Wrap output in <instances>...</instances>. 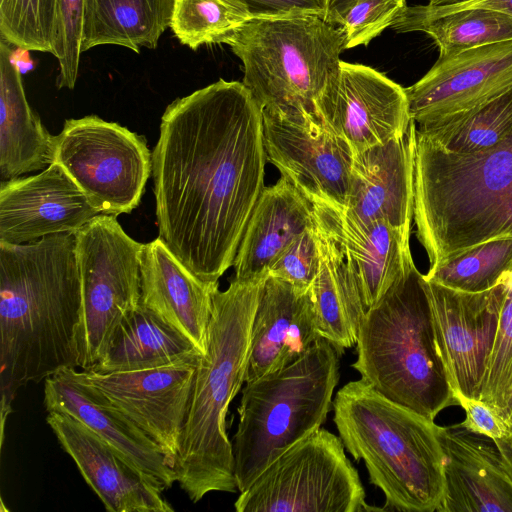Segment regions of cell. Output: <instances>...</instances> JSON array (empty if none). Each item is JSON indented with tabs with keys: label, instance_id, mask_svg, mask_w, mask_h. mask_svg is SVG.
<instances>
[{
	"label": "cell",
	"instance_id": "1",
	"mask_svg": "<svg viewBox=\"0 0 512 512\" xmlns=\"http://www.w3.org/2000/svg\"><path fill=\"white\" fill-rule=\"evenodd\" d=\"M266 160L262 109L243 82L219 79L166 107L152 153L159 237L201 280L233 266Z\"/></svg>",
	"mask_w": 512,
	"mask_h": 512
},
{
	"label": "cell",
	"instance_id": "2",
	"mask_svg": "<svg viewBox=\"0 0 512 512\" xmlns=\"http://www.w3.org/2000/svg\"><path fill=\"white\" fill-rule=\"evenodd\" d=\"M82 306L75 233L0 243L2 433L21 387L80 368Z\"/></svg>",
	"mask_w": 512,
	"mask_h": 512
},
{
	"label": "cell",
	"instance_id": "3",
	"mask_svg": "<svg viewBox=\"0 0 512 512\" xmlns=\"http://www.w3.org/2000/svg\"><path fill=\"white\" fill-rule=\"evenodd\" d=\"M268 276L233 278L213 297L207 348L195 371L173 466L176 482L194 503L210 492L238 491L226 415L245 383L253 318Z\"/></svg>",
	"mask_w": 512,
	"mask_h": 512
},
{
	"label": "cell",
	"instance_id": "4",
	"mask_svg": "<svg viewBox=\"0 0 512 512\" xmlns=\"http://www.w3.org/2000/svg\"><path fill=\"white\" fill-rule=\"evenodd\" d=\"M413 219L429 267L512 237V134L490 149L452 153L415 129Z\"/></svg>",
	"mask_w": 512,
	"mask_h": 512
},
{
	"label": "cell",
	"instance_id": "5",
	"mask_svg": "<svg viewBox=\"0 0 512 512\" xmlns=\"http://www.w3.org/2000/svg\"><path fill=\"white\" fill-rule=\"evenodd\" d=\"M333 421L345 449L363 460L385 496L380 510L437 512L445 495L439 425L365 383L350 381L333 399Z\"/></svg>",
	"mask_w": 512,
	"mask_h": 512
},
{
	"label": "cell",
	"instance_id": "6",
	"mask_svg": "<svg viewBox=\"0 0 512 512\" xmlns=\"http://www.w3.org/2000/svg\"><path fill=\"white\" fill-rule=\"evenodd\" d=\"M356 351L352 368L385 398L433 421L457 405L415 264L367 309Z\"/></svg>",
	"mask_w": 512,
	"mask_h": 512
},
{
	"label": "cell",
	"instance_id": "7",
	"mask_svg": "<svg viewBox=\"0 0 512 512\" xmlns=\"http://www.w3.org/2000/svg\"><path fill=\"white\" fill-rule=\"evenodd\" d=\"M344 36L316 15L251 19L229 45L244 68L243 84L262 111L317 115L338 88Z\"/></svg>",
	"mask_w": 512,
	"mask_h": 512
},
{
	"label": "cell",
	"instance_id": "8",
	"mask_svg": "<svg viewBox=\"0 0 512 512\" xmlns=\"http://www.w3.org/2000/svg\"><path fill=\"white\" fill-rule=\"evenodd\" d=\"M339 356L320 338L291 364L245 383L232 443L239 492L286 450L321 428L333 409Z\"/></svg>",
	"mask_w": 512,
	"mask_h": 512
},
{
	"label": "cell",
	"instance_id": "9",
	"mask_svg": "<svg viewBox=\"0 0 512 512\" xmlns=\"http://www.w3.org/2000/svg\"><path fill=\"white\" fill-rule=\"evenodd\" d=\"M238 512L371 511L341 438L319 428L272 462L235 501Z\"/></svg>",
	"mask_w": 512,
	"mask_h": 512
},
{
	"label": "cell",
	"instance_id": "10",
	"mask_svg": "<svg viewBox=\"0 0 512 512\" xmlns=\"http://www.w3.org/2000/svg\"><path fill=\"white\" fill-rule=\"evenodd\" d=\"M75 237L83 299L80 368L87 370L103 358L118 327L140 304L143 244L107 214L92 218Z\"/></svg>",
	"mask_w": 512,
	"mask_h": 512
},
{
	"label": "cell",
	"instance_id": "11",
	"mask_svg": "<svg viewBox=\"0 0 512 512\" xmlns=\"http://www.w3.org/2000/svg\"><path fill=\"white\" fill-rule=\"evenodd\" d=\"M53 163L100 214L116 217L138 206L152 173L145 138L95 115L65 121L54 137Z\"/></svg>",
	"mask_w": 512,
	"mask_h": 512
},
{
	"label": "cell",
	"instance_id": "12",
	"mask_svg": "<svg viewBox=\"0 0 512 512\" xmlns=\"http://www.w3.org/2000/svg\"><path fill=\"white\" fill-rule=\"evenodd\" d=\"M267 159L311 204L345 209L354 153L316 115L262 111Z\"/></svg>",
	"mask_w": 512,
	"mask_h": 512
},
{
	"label": "cell",
	"instance_id": "13",
	"mask_svg": "<svg viewBox=\"0 0 512 512\" xmlns=\"http://www.w3.org/2000/svg\"><path fill=\"white\" fill-rule=\"evenodd\" d=\"M437 346L453 392L479 399L504 293L503 281L483 292L455 290L423 276Z\"/></svg>",
	"mask_w": 512,
	"mask_h": 512
},
{
	"label": "cell",
	"instance_id": "14",
	"mask_svg": "<svg viewBox=\"0 0 512 512\" xmlns=\"http://www.w3.org/2000/svg\"><path fill=\"white\" fill-rule=\"evenodd\" d=\"M203 354L154 368L100 373L80 370L172 461L179 450L197 365Z\"/></svg>",
	"mask_w": 512,
	"mask_h": 512
},
{
	"label": "cell",
	"instance_id": "15",
	"mask_svg": "<svg viewBox=\"0 0 512 512\" xmlns=\"http://www.w3.org/2000/svg\"><path fill=\"white\" fill-rule=\"evenodd\" d=\"M512 88V40L438 57L431 69L405 88L416 126L470 110Z\"/></svg>",
	"mask_w": 512,
	"mask_h": 512
},
{
	"label": "cell",
	"instance_id": "16",
	"mask_svg": "<svg viewBox=\"0 0 512 512\" xmlns=\"http://www.w3.org/2000/svg\"><path fill=\"white\" fill-rule=\"evenodd\" d=\"M317 114L354 155L405 135L412 122L405 88L371 67L344 61L337 90Z\"/></svg>",
	"mask_w": 512,
	"mask_h": 512
},
{
	"label": "cell",
	"instance_id": "17",
	"mask_svg": "<svg viewBox=\"0 0 512 512\" xmlns=\"http://www.w3.org/2000/svg\"><path fill=\"white\" fill-rule=\"evenodd\" d=\"M46 421L86 483L110 512H171L165 489L86 425L62 412Z\"/></svg>",
	"mask_w": 512,
	"mask_h": 512
},
{
	"label": "cell",
	"instance_id": "18",
	"mask_svg": "<svg viewBox=\"0 0 512 512\" xmlns=\"http://www.w3.org/2000/svg\"><path fill=\"white\" fill-rule=\"evenodd\" d=\"M98 214L57 163L32 176L1 181L0 243L24 244L75 233Z\"/></svg>",
	"mask_w": 512,
	"mask_h": 512
},
{
	"label": "cell",
	"instance_id": "19",
	"mask_svg": "<svg viewBox=\"0 0 512 512\" xmlns=\"http://www.w3.org/2000/svg\"><path fill=\"white\" fill-rule=\"evenodd\" d=\"M44 405L80 421L134 465L156 477L165 489L177 481L172 461L129 417L119 410L76 368H65L46 378Z\"/></svg>",
	"mask_w": 512,
	"mask_h": 512
},
{
	"label": "cell",
	"instance_id": "20",
	"mask_svg": "<svg viewBox=\"0 0 512 512\" xmlns=\"http://www.w3.org/2000/svg\"><path fill=\"white\" fill-rule=\"evenodd\" d=\"M416 124L389 142L354 155L347 214L360 221L385 220L410 238L414 214Z\"/></svg>",
	"mask_w": 512,
	"mask_h": 512
},
{
	"label": "cell",
	"instance_id": "21",
	"mask_svg": "<svg viewBox=\"0 0 512 512\" xmlns=\"http://www.w3.org/2000/svg\"><path fill=\"white\" fill-rule=\"evenodd\" d=\"M445 495L437 512H512V476L494 441L460 424L440 426Z\"/></svg>",
	"mask_w": 512,
	"mask_h": 512
},
{
	"label": "cell",
	"instance_id": "22",
	"mask_svg": "<svg viewBox=\"0 0 512 512\" xmlns=\"http://www.w3.org/2000/svg\"><path fill=\"white\" fill-rule=\"evenodd\" d=\"M354 273L365 307L374 306L414 264L409 239L385 220L360 221L344 209L312 204Z\"/></svg>",
	"mask_w": 512,
	"mask_h": 512
},
{
	"label": "cell",
	"instance_id": "23",
	"mask_svg": "<svg viewBox=\"0 0 512 512\" xmlns=\"http://www.w3.org/2000/svg\"><path fill=\"white\" fill-rule=\"evenodd\" d=\"M320 338L309 290L269 275L253 318L245 383L291 364Z\"/></svg>",
	"mask_w": 512,
	"mask_h": 512
},
{
	"label": "cell",
	"instance_id": "24",
	"mask_svg": "<svg viewBox=\"0 0 512 512\" xmlns=\"http://www.w3.org/2000/svg\"><path fill=\"white\" fill-rule=\"evenodd\" d=\"M140 302L176 328L204 354L218 282L192 273L158 237L143 244Z\"/></svg>",
	"mask_w": 512,
	"mask_h": 512
},
{
	"label": "cell",
	"instance_id": "25",
	"mask_svg": "<svg viewBox=\"0 0 512 512\" xmlns=\"http://www.w3.org/2000/svg\"><path fill=\"white\" fill-rule=\"evenodd\" d=\"M314 223L312 204L283 176L264 187L234 259V279L268 276L277 256Z\"/></svg>",
	"mask_w": 512,
	"mask_h": 512
},
{
	"label": "cell",
	"instance_id": "26",
	"mask_svg": "<svg viewBox=\"0 0 512 512\" xmlns=\"http://www.w3.org/2000/svg\"><path fill=\"white\" fill-rule=\"evenodd\" d=\"M9 43L0 40L1 181L46 169L54 162V137L30 108Z\"/></svg>",
	"mask_w": 512,
	"mask_h": 512
},
{
	"label": "cell",
	"instance_id": "27",
	"mask_svg": "<svg viewBox=\"0 0 512 512\" xmlns=\"http://www.w3.org/2000/svg\"><path fill=\"white\" fill-rule=\"evenodd\" d=\"M314 224L320 264L309 292L320 337L330 342L341 355L345 349L356 345L367 308L343 253L315 217Z\"/></svg>",
	"mask_w": 512,
	"mask_h": 512
},
{
	"label": "cell",
	"instance_id": "28",
	"mask_svg": "<svg viewBox=\"0 0 512 512\" xmlns=\"http://www.w3.org/2000/svg\"><path fill=\"white\" fill-rule=\"evenodd\" d=\"M195 354L202 353L190 339L140 302L116 330L103 358L87 370L148 369Z\"/></svg>",
	"mask_w": 512,
	"mask_h": 512
},
{
	"label": "cell",
	"instance_id": "29",
	"mask_svg": "<svg viewBox=\"0 0 512 512\" xmlns=\"http://www.w3.org/2000/svg\"><path fill=\"white\" fill-rule=\"evenodd\" d=\"M174 0H85L82 52L117 45L154 49L171 24Z\"/></svg>",
	"mask_w": 512,
	"mask_h": 512
},
{
	"label": "cell",
	"instance_id": "30",
	"mask_svg": "<svg viewBox=\"0 0 512 512\" xmlns=\"http://www.w3.org/2000/svg\"><path fill=\"white\" fill-rule=\"evenodd\" d=\"M400 33L424 32L439 57L512 40V15L480 8L435 12L423 5L406 6L390 26Z\"/></svg>",
	"mask_w": 512,
	"mask_h": 512
},
{
	"label": "cell",
	"instance_id": "31",
	"mask_svg": "<svg viewBox=\"0 0 512 512\" xmlns=\"http://www.w3.org/2000/svg\"><path fill=\"white\" fill-rule=\"evenodd\" d=\"M416 132L452 153L490 149L512 134V88L470 110L416 126Z\"/></svg>",
	"mask_w": 512,
	"mask_h": 512
},
{
	"label": "cell",
	"instance_id": "32",
	"mask_svg": "<svg viewBox=\"0 0 512 512\" xmlns=\"http://www.w3.org/2000/svg\"><path fill=\"white\" fill-rule=\"evenodd\" d=\"M512 272V237L490 240L434 266L423 275L426 280L465 292L494 288Z\"/></svg>",
	"mask_w": 512,
	"mask_h": 512
},
{
	"label": "cell",
	"instance_id": "33",
	"mask_svg": "<svg viewBox=\"0 0 512 512\" xmlns=\"http://www.w3.org/2000/svg\"><path fill=\"white\" fill-rule=\"evenodd\" d=\"M248 19L220 0H174L170 28L183 45L228 44Z\"/></svg>",
	"mask_w": 512,
	"mask_h": 512
},
{
	"label": "cell",
	"instance_id": "34",
	"mask_svg": "<svg viewBox=\"0 0 512 512\" xmlns=\"http://www.w3.org/2000/svg\"><path fill=\"white\" fill-rule=\"evenodd\" d=\"M56 0H0V34L18 48L53 52Z\"/></svg>",
	"mask_w": 512,
	"mask_h": 512
},
{
	"label": "cell",
	"instance_id": "35",
	"mask_svg": "<svg viewBox=\"0 0 512 512\" xmlns=\"http://www.w3.org/2000/svg\"><path fill=\"white\" fill-rule=\"evenodd\" d=\"M512 391V272L504 278V293L492 350L479 388V400L504 421Z\"/></svg>",
	"mask_w": 512,
	"mask_h": 512
},
{
	"label": "cell",
	"instance_id": "36",
	"mask_svg": "<svg viewBox=\"0 0 512 512\" xmlns=\"http://www.w3.org/2000/svg\"><path fill=\"white\" fill-rule=\"evenodd\" d=\"M85 0H56L52 54L59 63L58 88L73 89L79 71Z\"/></svg>",
	"mask_w": 512,
	"mask_h": 512
},
{
	"label": "cell",
	"instance_id": "37",
	"mask_svg": "<svg viewBox=\"0 0 512 512\" xmlns=\"http://www.w3.org/2000/svg\"><path fill=\"white\" fill-rule=\"evenodd\" d=\"M314 217V216H313ZM320 264L315 224L298 235L272 262L268 273L306 292L313 283Z\"/></svg>",
	"mask_w": 512,
	"mask_h": 512
},
{
	"label": "cell",
	"instance_id": "38",
	"mask_svg": "<svg viewBox=\"0 0 512 512\" xmlns=\"http://www.w3.org/2000/svg\"><path fill=\"white\" fill-rule=\"evenodd\" d=\"M406 6V0H357L340 26L343 49L367 45L390 27Z\"/></svg>",
	"mask_w": 512,
	"mask_h": 512
},
{
	"label": "cell",
	"instance_id": "39",
	"mask_svg": "<svg viewBox=\"0 0 512 512\" xmlns=\"http://www.w3.org/2000/svg\"><path fill=\"white\" fill-rule=\"evenodd\" d=\"M246 19H270L300 15L324 17L325 0H220Z\"/></svg>",
	"mask_w": 512,
	"mask_h": 512
},
{
	"label": "cell",
	"instance_id": "40",
	"mask_svg": "<svg viewBox=\"0 0 512 512\" xmlns=\"http://www.w3.org/2000/svg\"><path fill=\"white\" fill-rule=\"evenodd\" d=\"M453 393L457 405L461 406L466 414L465 420L459 423L462 427L492 439L495 444L509 436L507 425L490 406L479 399L467 397L459 392Z\"/></svg>",
	"mask_w": 512,
	"mask_h": 512
},
{
	"label": "cell",
	"instance_id": "41",
	"mask_svg": "<svg viewBox=\"0 0 512 512\" xmlns=\"http://www.w3.org/2000/svg\"><path fill=\"white\" fill-rule=\"evenodd\" d=\"M423 6L435 12L480 8L512 15V0H430Z\"/></svg>",
	"mask_w": 512,
	"mask_h": 512
},
{
	"label": "cell",
	"instance_id": "42",
	"mask_svg": "<svg viewBox=\"0 0 512 512\" xmlns=\"http://www.w3.org/2000/svg\"><path fill=\"white\" fill-rule=\"evenodd\" d=\"M357 0H325V14L323 19L334 26L340 27L346 14Z\"/></svg>",
	"mask_w": 512,
	"mask_h": 512
}]
</instances>
